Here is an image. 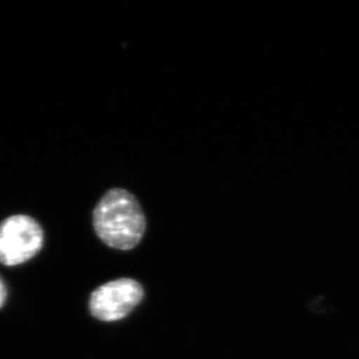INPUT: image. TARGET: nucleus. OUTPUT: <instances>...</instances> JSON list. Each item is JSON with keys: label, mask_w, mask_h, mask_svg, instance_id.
<instances>
[{"label": "nucleus", "mask_w": 359, "mask_h": 359, "mask_svg": "<svg viewBox=\"0 0 359 359\" xmlns=\"http://www.w3.org/2000/svg\"><path fill=\"white\" fill-rule=\"evenodd\" d=\"M93 227L109 247L130 250L142 240L147 220L142 207L123 189L107 191L93 210Z\"/></svg>", "instance_id": "f257e3e1"}, {"label": "nucleus", "mask_w": 359, "mask_h": 359, "mask_svg": "<svg viewBox=\"0 0 359 359\" xmlns=\"http://www.w3.org/2000/svg\"><path fill=\"white\" fill-rule=\"evenodd\" d=\"M43 245V231L28 215H13L0 222V263L22 264L34 257Z\"/></svg>", "instance_id": "f03ea898"}, {"label": "nucleus", "mask_w": 359, "mask_h": 359, "mask_svg": "<svg viewBox=\"0 0 359 359\" xmlns=\"http://www.w3.org/2000/svg\"><path fill=\"white\" fill-rule=\"evenodd\" d=\"M143 295L142 286L134 279L109 281L92 293L90 312L100 321H118L142 302Z\"/></svg>", "instance_id": "7ed1b4c3"}, {"label": "nucleus", "mask_w": 359, "mask_h": 359, "mask_svg": "<svg viewBox=\"0 0 359 359\" xmlns=\"http://www.w3.org/2000/svg\"><path fill=\"white\" fill-rule=\"evenodd\" d=\"M6 287H5V284H4L3 280L0 279V309L3 307L4 304L6 302Z\"/></svg>", "instance_id": "20e7f679"}]
</instances>
